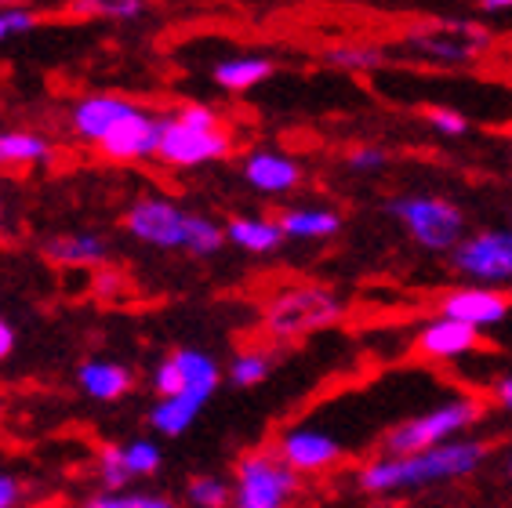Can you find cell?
Wrapping results in <instances>:
<instances>
[{"label": "cell", "mask_w": 512, "mask_h": 508, "mask_svg": "<svg viewBox=\"0 0 512 508\" xmlns=\"http://www.w3.org/2000/svg\"><path fill=\"white\" fill-rule=\"evenodd\" d=\"M483 461H487V443L462 436V440H451L444 447L418 450V454H404V458L382 454L356 472V483L364 494H400V490H422L473 476Z\"/></svg>", "instance_id": "obj_1"}, {"label": "cell", "mask_w": 512, "mask_h": 508, "mask_svg": "<svg viewBox=\"0 0 512 508\" xmlns=\"http://www.w3.org/2000/svg\"><path fill=\"white\" fill-rule=\"evenodd\" d=\"M483 418V403L476 396H458V400L436 403L429 411L414 414V418L400 421L396 429L385 432L382 450L389 458H404V454H418V450L444 447L451 440H462L465 429H473Z\"/></svg>", "instance_id": "obj_2"}, {"label": "cell", "mask_w": 512, "mask_h": 508, "mask_svg": "<svg viewBox=\"0 0 512 508\" xmlns=\"http://www.w3.org/2000/svg\"><path fill=\"white\" fill-rule=\"evenodd\" d=\"M385 211L404 225L411 240L425 251H447L465 240V215L462 207L444 200V196L429 193H411V196H393Z\"/></svg>", "instance_id": "obj_3"}, {"label": "cell", "mask_w": 512, "mask_h": 508, "mask_svg": "<svg viewBox=\"0 0 512 508\" xmlns=\"http://www.w3.org/2000/svg\"><path fill=\"white\" fill-rule=\"evenodd\" d=\"M298 494V472L276 450H251L233 469L229 508H287Z\"/></svg>", "instance_id": "obj_4"}, {"label": "cell", "mask_w": 512, "mask_h": 508, "mask_svg": "<svg viewBox=\"0 0 512 508\" xmlns=\"http://www.w3.org/2000/svg\"><path fill=\"white\" fill-rule=\"evenodd\" d=\"M342 320V302L327 287H287L269 302L266 327L273 338H302L309 331H324Z\"/></svg>", "instance_id": "obj_5"}, {"label": "cell", "mask_w": 512, "mask_h": 508, "mask_svg": "<svg viewBox=\"0 0 512 508\" xmlns=\"http://www.w3.org/2000/svg\"><path fill=\"white\" fill-rule=\"evenodd\" d=\"M404 48L436 66H465L491 48V30L480 22H429L407 33Z\"/></svg>", "instance_id": "obj_6"}, {"label": "cell", "mask_w": 512, "mask_h": 508, "mask_svg": "<svg viewBox=\"0 0 512 508\" xmlns=\"http://www.w3.org/2000/svg\"><path fill=\"white\" fill-rule=\"evenodd\" d=\"M233 153L229 127H186L182 120L160 117V142L157 160L168 167H200Z\"/></svg>", "instance_id": "obj_7"}, {"label": "cell", "mask_w": 512, "mask_h": 508, "mask_svg": "<svg viewBox=\"0 0 512 508\" xmlns=\"http://www.w3.org/2000/svg\"><path fill=\"white\" fill-rule=\"evenodd\" d=\"M454 273L476 287H498L512 280V229H480L451 251Z\"/></svg>", "instance_id": "obj_8"}, {"label": "cell", "mask_w": 512, "mask_h": 508, "mask_svg": "<svg viewBox=\"0 0 512 508\" xmlns=\"http://www.w3.org/2000/svg\"><path fill=\"white\" fill-rule=\"evenodd\" d=\"M189 215L193 211L178 207L168 196H142L128 207L124 229L135 236L138 244H149L157 251H186Z\"/></svg>", "instance_id": "obj_9"}, {"label": "cell", "mask_w": 512, "mask_h": 508, "mask_svg": "<svg viewBox=\"0 0 512 508\" xmlns=\"http://www.w3.org/2000/svg\"><path fill=\"white\" fill-rule=\"evenodd\" d=\"M222 385V367L211 352L200 349H175L168 360L157 363L153 371V389L157 396H200V400H211Z\"/></svg>", "instance_id": "obj_10"}, {"label": "cell", "mask_w": 512, "mask_h": 508, "mask_svg": "<svg viewBox=\"0 0 512 508\" xmlns=\"http://www.w3.org/2000/svg\"><path fill=\"white\" fill-rule=\"evenodd\" d=\"M99 479L106 490H128L131 479H146L157 476L164 469V450L153 440H128V443H109L99 450Z\"/></svg>", "instance_id": "obj_11"}, {"label": "cell", "mask_w": 512, "mask_h": 508, "mask_svg": "<svg viewBox=\"0 0 512 508\" xmlns=\"http://www.w3.org/2000/svg\"><path fill=\"white\" fill-rule=\"evenodd\" d=\"M345 443L320 425H295L276 443V454L295 472H327L345 458Z\"/></svg>", "instance_id": "obj_12"}, {"label": "cell", "mask_w": 512, "mask_h": 508, "mask_svg": "<svg viewBox=\"0 0 512 508\" xmlns=\"http://www.w3.org/2000/svg\"><path fill=\"white\" fill-rule=\"evenodd\" d=\"M157 142H160V117H153L146 106H135L95 149L106 160L131 164V160L157 157Z\"/></svg>", "instance_id": "obj_13"}, {"label": "cell", "mask_w": 512, "mask_h": 508, "mask_svg": "<svg viewBox=\"0 0 512 508\" xmlns=\"http://www.w3.org/2000/svg\"><path fill=\"white\" fill-rule=\"evenodd\" d=\"M512 298L498 287H458V291H447L440 298V316L447 320H458L465 327H498V323L509 316Z\"/></svg>", "instance_id": "obj_14"}, {"label": "cell", "mask_w": 512, "mask_h": 508, "mask_svg": "<svg viewBox=\"0 0 512 508\" xmlns=\"http://www.w3.org/2000/svg\"><path fill=\"white\" fill-rule=\"evenodd\" d=\"M135 106L138 102L120 98V95H84L77 106L69 109V127H73V135H77L80 142L99 146L102 138H106L120 120L128 117Z\"/></svg>", "instance_id": "obj_15"}, {"label": "cell", "mask_w": 512, "mask_h": 508, "mask_svg": "<svg viewBox=\"0 0 512 508\" xmlns=\"http://www.w3.org/2000/svg\"><path fill=\"white\" fill-rule=\"evenodd\" d=\"M240 171H244L247 186L266 196L291 193V189H298V182H302V164H298L295 157L276 153V149H251Z\"/></svg>", "instance_id": "obj_16"}, {"label": "cell", "mask_w": 512, "mask_h": 508, "mask_svg": "<svg viewBox=\"0 0 512 508\" xmlns=\"http://www.w3.org/2000/svg\"><path fill=\"white\" fill-rule=\"evenodd\" d=\"M476 345H480V331L447 316H436L418 331V352L429 360H458V356H469Z\"/></svg>", "instance_id": "obj_17"}, {"label": "cell", "mask_w": 512, "mask_h": 508, "mask_svg": "<svg viewBox=\"0 0 512 508\" xmlns=\"http://www.w3.org/2000/svg\"><path fill=\"white\" fill-rule=\"evenodd\" d=\"M77 385L95 403H117L135 389V374L117 360H88L80 363Z\"/></svg>", "instance_id": "obj_18"}, {"label": "cell", "mask_w": 512, "mask_h": 508, "mask_svg": "<svg viewBox=\"0 0 512 508\" xmlns=\"http://www.w3.org/2000/svg\"><path fill=\"white\" fill-rule=\"evenodd\" d=\"M44 254L66 269H91V265H102L109 258V244L99 233H66L51 236L44 244Z\"/></svg>", "instance_id": "obj_19"}, {"label": "cell", "mask_w": 512, "mask_h": 508, "mask_svg": "<svg viewBox=\"0 0 512 508\" xmlns=\"http://www.w3.org/2000/svg\"><path fill=\"white\" fill-rule=\"evenodd\" d=\"M276 225L287 240H331L342 233V215L335 207H287Z\"/></svg>", "instance_id": "obj_20"}, {"label": "cell", "mask_w": 512, "mask_h": 508, "mask_svg": "<svg viewBox=\"0 0 512 508\" xmlns=\"http://www.w3.org/2000/svg\"><path fill=\"white\" fill-rule=\"evenodd\" d=\"M204 407L207 400H200V396H164L149 411V429L164 436V440H178V436H186L197 425Z\"/></svg>", "instance_id": "obj_21"}, {"label": "cell", "mask_w": 512, "mask_h": 508, "mask_svg": "<svg viewBox=\"0 0 512 508\" xmlns=\"http://www.w3.org/2000/svg\"><path fill=\"white\" fill-rule=\"evenodd\" d=\"M226 240L247 254H273V251H280V244H284L287 236L273 218L240 215V218H229Z\"/></svg>", "instance_id": "obj_22"}, {"label": "cell", "mask_w": 512, "mask_h": 508, "mask_svg": "<svg viewBox=\"0 0 512 508\" xmlns=\"http://www.w3.org/2000/svg\"><path fill=\"white\" fill-rule=\"evenodd\" d=\"M51 160V142L40 131H0V167H40Z\"/></svg>", "instance_id": "obj_23"}, {"label": "cell", "mask_w": 512, "mask_h": 508, "mask_svg": "<svg viewBox=\"0 0 512 508\" xmlns=\"http://www.w3.org/2000/svg\"><path fill=\"white\" fill-rule=\"evenodd\" d=\"M273 77V62L266 55H233L215 66V84L222 91H251Z\"/></svg>", "instance_id": "obj_24"}, {"label": "cell", "mask_w": 512, "mask_h": 508, "mask_svg": "<svg viewBox=\"0 0 512 508\" xmlns=\"http://www.w3.org/2000/svg\"><path fill=\"white\" fill-rule=\"evenodd\" d=\"M69 15L84 19H109V22H135L146 11V0H69Z\"/></svg>", "instance_id": "obj_25"}, {"label": "cell", "mask_w": 512, "mask_h": 508, "mask_svg": "<svg viewBox=\"0 0 512 508\" xmlns=\"http://www.w3.org/2000/svg\"><path fill=\"white\" fill-rule=\"evenodd\" d=\"M80 508H178L168 494H153V490H102L88 498Z\"/></svg>", "instance_id": "obj_26"}, {"label": "cell", "mask_w": 512, "mask_h": 508, "mask_svg": "<svg viewBox=\"0 0 512 508\" xmlns=\"http://www.w3.org/2000/svg\"><path fill=\"white\" fill-rule=\"evenodd\" d=\"M226 247V225H218L207 215H189V233H186V251L197 258H211Z\"/></svg>", "instance_id": "obj_27"}, {"label": "cell", "mask_w": 512, "mask_h": 508, "mask_svg": "<svg viewBox=\"0 0 512 508\" xmlns=\"http://www.w3.org/2000/svg\"><path fill=\"white\" fill-rule=\"evenodd\" d=\"M269 371H273V356L258 349H247V352H237L233 363H229V381L240 385V389H255V385H262V381L269 378Z\"/></svg>", "instance_id": "obj_28"}, {"label": "cell", "mask_w": 512, "mask_h": 508, "mask_svg": "<svg viewBox=\"0 0 512 508\" xmlns=\"http://www.w3.org/2000/svg\"><path fill=\"white\" fill-rule=\"evenodd\" d=\"M189 508H229L233 505V487L222 476H197L186 483Z\"/></svg>", "instance_id": "obj_29"}, {"label": "cell", "mask_w": 512, "mask_h": 508, "mask_svg": "<svg viewBox=\"0 0 512 508\" xmlns=\"http://www.w3.org/2000/svg\"><path fill=\"white\" fill-rule=\"evenodd\" d=\"M327 62L338 69H353V73H364V69H375L382 62V51L364 48V44H338V48L327 51Z\"/></svg>", "instance_id": "obj_30"}, {"label": "cell", "mask_w": 512, "mask_h": 508, "mask_svg": "<svg viewBox=\"0 0 512 508\" xmlns=\"http://www.w3.org/2000/svg\"><path fill=\"white\" fill-rule=\"evenodd\" d=\"M37 22H40L37 11H30V8H0V44L37 30Z\"/></svg>", "instance_id": "obj_31"}, {"label": "cell", "mask_w": 512, "mask_h": 508, "mask_svg": "<svg viewBox=\"0 0 512 508\" xmlns=\"http://www.w3.org/2000/svg\"><path fill=\"white\" fill-rule=\"evenodd\" d=\"M171 117L182 120L186 127H222V117L204 102H186V106L171 109Z\"/></svg>", "instance_id": "obj_32"}, {"label": "cell", "mask_w": 512, "mask_h": 508, "mask_svg": "<svg viewBox=\"0 0 512 508\" xmlns=\"http://www.w3.org/2000/svg\"><path fill=\"white\" fill-rule=\"evenodd\" d=\"M429 124H433L444 138H458V135H465V131H469V120H465L458 109H447V106L429 109Z\"/></svg>", "instance_id": "obj_33"}, {"label": "cell", "mask_w": 512, "mask_h": 508, "mask_svg": "<svg viewBox=\"0 0 512 508\" xmlns=\"http://www.w3.org/2000/svg\"><path fill=\"white\" fill-rule=\"evenodd\" d=\"M345 164L353 167V171H360V175H367V171H378V167L389 164V153H385V149H378V146H360V149H353V153L345 157Z\"/></svg>", "instance_id": "obj_34"}, {"label": "cell", "mask_w": 512, "mask_h": 508, "mask_svg": "<svg viewBox=\"0 0 512 508\" xmlns=\"http://www.w3.org/2000/svg\"><path fill=\"white\" fill-rule=\"evenodd\" d=\"M26 505V483L15 472L0 469V508H22Z\"/></svg>", "instance_id": "obj_35"}, {"label": "cell", "mask_w": 512, "mask_h": 508, "mask_svg": "<svg viewBox=\"0 0 512 508\" xmlns=\"http://www.w3.org/2000/svg\"><path fill=\"white\" fill-rule=\"evenodd\" d=\"M11 352H15V327H11V323L0 316V363L8 360Z\"/></svg>", "instance_id": "obj_36"}, {"label": "cell", "mask_w": 512, "mask_h": 508, "mask_svg": "<svg viewBox=\"0 0 512 508\" xmlns=\"http://www.w3.org/2000/svg\"><path fill=\"white\" fill-rule=\"evenodd\" d=\"M494 400H498V407L512 411V374H505V378L494 381Z\"/></svg>", "instance_id": "obj_37"}, {"label": "cell", "mask_w": 512, "mask_h": 508, "mask_svg": "<svg viewBox=\"0 0 512 508\" xmlns=\"http://www.w3.org/2000/svg\"><path fill=\"white\" fill-rule=\"evenodd\" d=\"M480 8L483 11H512V0H480Z\"/></svg>", "instance_id": "obj_38"}, {"label": "cell", "mask_w": 512, "mask_h": 508, "mask_svg": "<svg viewBox=\"0 0 512 508\" xmlns=\"http://www.w3.org/2000/svg\"><path fill=\"white\" fill-rule=\"evenodd\" d=\"M0 8H26V0H0Z\"/></svg>", "instance_id": "obj_39"}, {"label": "cell", "mask_w": 512, "mask_h": 508, "mask_svg": "<svg viewBox=\"0 0 512 508\" xmlns=\"http://www.w3.org/2000/svg\"><path fill=\"white\" fill-rule=\"evenodd\" d=\"M0 225H4V200H0Z\"/></svg>", "instance_id": "obj_40"}, {"label": "cell", "mask_w": 512, "mask_h": 508, "mask_svg": "<svg viewBox=\"0 0 512 508\" xmlns=\"http://www.w3.org/2000/svg\"><path fill=\"white\" fill-rule=\"evenodd\" d=\"M509 479H512V454H509Z\"/></svg>", "instance_id": "obj_41"}, {"label": "cell", "mask_w": 512, "mask_h": 508, "mask_svg": "<svg viewBox=\"0 0 512 508\" xmlns=\"http://www.w3.org/2000/svg\"><path fill=\"white\" fill-rule=\"evenodd\" d=\"M0 414H4V403H0Z\"/></svg>", "instance_id": "obj_42"}]
</instances>
